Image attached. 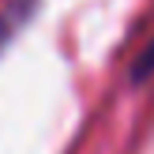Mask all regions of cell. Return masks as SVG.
<instances>
[{
  "mask_svg": "<svg viewBox=\"0 0 154 154\" xmlns=\"http://www.w3.org/2000/svg\"><path fill=\"white\" fill-rule=\"evenodd\" d=\"M147 75H154V38L143 45V53L135 57V64H132V79H135V83L147 79Z\"/></svg>",
  "mask_w": 154,
  "mask_h": 154,
  "instance_id": "cell-1",
  "label": "cell"
}]
</instances>
